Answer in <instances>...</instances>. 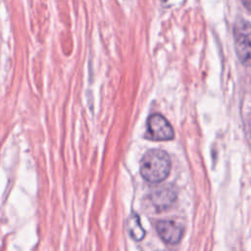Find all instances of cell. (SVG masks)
<instances>
[{
    "label": "cell",
    "mask_w": 251,
    "mask_h": 251,
    "mask_svg": "<svg viewBox=\"0 0 251 251\" xmlns=\"http://www.w3.org/2000/svg\"><path fill=\"white\" fill-rule=\"evenodd\" d=\"M170 171L171 158L164 150H148L140 160V175L149 182L163 181L169 176Z\"/></svg>",
    "instance_id": "obj_1"
},
{
    "label": "cell",
    "mask_w": 251,
    "mask_h": 251,
    "mask_svg": "<svg viewBox=\"0 0 251 251\" xmlns=\"http://www.w3.org/2000/svg\"><path fill=\"white\" fill-rule=\"evenodd\" d=\"M234 49L239 62L251 67V24L245 20H238L233 26Z\"/></svg>",
    "instance_id": "obj_2"
},
{
    "label": "cell",
    "mask_w": 251,
    "mask_h": 251,
    "mask_svg": "<svg viewBox=\"0 0 251 251\" xmlns=\"http://www.w3.org/2000/svg\"><path fill=\"white\" fill-rule=\"evenodd\" d=\"M175 132L171 124L160 114H152L147 120V138L165 141L174 138Z\"/></svg>",
    "instance_id": "obj_3"
},
{
    "label": "cell",
    "mask_w": 251,
    "mask_h": 251,
    "mask_svg": "<svg viewBox=\"0 0 251 251\" xmlns=\"http://www.w3.org/2000/svg\"><path fill=\"white\" fill-rule=\"evenodd\" d=\"M160 238L169 244H176L183 235L182 226L174 221H159L155 225Z\"/></svg>",
    "instance_id": "obj_4"
},
{
    "label": "cell",
    "mask_w": 251,
    "mask_h": 251,
    "mask_svg": "<svg viewBox=\"0 0 251 251\" xmlns=\"http://www.w3.org/2000/svg\"><path fill=\"white\" fill-rule=\"evenodd\" d=\"M176 193L173 188L163 187L150 195V200L152 205L156 210L162 211L169 208L176 200Z\"/></svg>",
    "instance_id": "obj_5"
},
{
    "label": "cell",
    "mask_w": 251,
    "mask_h": 251,
    "mask_svg": "<svg viewBox=\"0 0 251 251\" xmlns=\"http://www.w3.org/2000/svg\"><path fill=\"white\" fill-rule=\"evenodd\" d=\"M127 230L130 237L136 241L143 239L145 236V230L143 229L139 216L135 213H132L127 221Z\"/></svg>",
    "instance_id": "obj_6"
},
{
    "label": "cell",
    "mask_w": 251,
    "mask_h": 251,
    "mask_svg": "<svg viewBox=\"0 0 251 251\" xmlns=\"http://www.w3.org/2000/svg\"><path fill=\"white\" fill-rule=\"evenodd\" d=\"M240 1H241V3L243 4V6H244L248 11L251 12V0H240Z\"/></svg>",
    "instance_id": "obj_7"
},
{
    "label": "cell",
    "mask_w": 251,
    "mask_h": 251,
    "mask_svg": "<svg viewBox=\"0 0 251 251\" xmlns=\"http://www.w3.org/2000/svg\"><path fill=\"white\" fill-rule=\"evenodd\" d=\"M163 1H165V0H163Z\"/></svg>",
    "instance_id": "obj_8"
}]
</instances>
